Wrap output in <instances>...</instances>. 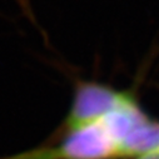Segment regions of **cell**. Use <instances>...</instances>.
I'll list each match as a JSON object with an SVG mask.
<instances>
[{
  "label": "cell",
  "mask_w": 159,
  "mask_h": 159,
  "mask_svg": "<svg viewBox=\"0 0 159 159\" xmlns=\"http://www.w3.org/2000/svg\"><path fill=\"white\" fill-rule=\"evenodd\" d=\"M148 116L132 97L123 105L71 128L59 147L44 148L5 159H123L133 158L130 138Z\"/></svg>",
  "instance_id": "6da1fadb"
},
{
  "label": "cell",
  "mask_w": 159,
  "mask_h": 159,
  "mask_svg": "<svg viewBox=\"0 0 159 159\" xmlns=\"http://www.w3.org/2000/svg\"><path fill=\"white\" fill-rule=\"evenodd\" d=\"M132 95L116 92L97 83H80L76 87L71 109L64 122V128H71L99 118L128 102Z\"/></svg>",
  "instance_id": "7a4b0ae2"
},
{
  "label": "cell",
  "mask_w": 159,
  "mask_h": 159,
  "mask_svg": "<svg viewBox=\"0 0 159 159\" xmlns=\"http://www.w3.org/2000/svg\"><path fill=\"white\" fill-rule=\"evenodd\" d=\"M135 159H159V147L150 150V152H147L139 157H137Z\"/></svg>",
  "instance_id": "3957f363"
}]
</instances>
